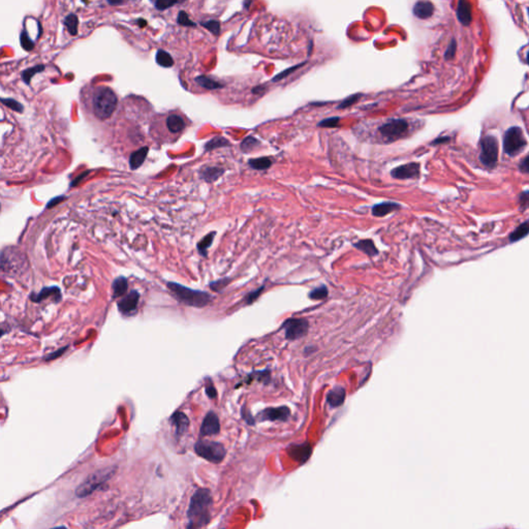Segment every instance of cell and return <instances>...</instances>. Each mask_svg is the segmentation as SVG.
<instances>
[{
  "label": "cell",
  "mask_w": 529,
  "mask_h": 529,
  "mask_svg": "<svg viewBox=\"0 0 529 529\" xmlns=\"http://www.w3.org/2000/svg\"><path fill=\"white\" fill-rule=\"evenodd\" d=\"M212 495L209 489L198 488L193 494L189 501L187 509V518L189 520L188 528L204 527L211 520L210 509L212 506Z\"/></svg>",
  "instance_id": "cell-1"
},
{
  "label": "cell",
  "mask_w": 529,
  "mask_h": 529,
  "mask_svg": "<svg viewBox=\"0 0 529 529\" xmlns=\"http://www.w3.org/2000/svg\"><path fill=\"white\" fill-rule=\"evenodd\" d=\"M168 289L180 303L196 308H203L212 301V296L206 292L193 290L176 282H168Z\"/></svg>",
  "instance_id": "cell-2"
},
{
  "label": "cell",
  "mask_w": 529,
  "mask_h": 529,
  "mask_svg": "<svg viewBox=\"0 0 529 529\" xmlns=\"http://www.w3.org/2000/svg\"><path fill=\"white\" fill-rule=\"evenodd\" d=\"M118 98L115 92L108 87H99L94 93L92 108L94 115L100 120L108 119L116 110Z\"/></svg>",
  "instance_id": "cell-3"
},
{
  "label": "cell",
  "mask_w": 529,
  "mask_h": 529,
  "mask_svg": "<svg viewBox=\"0 0 529 529\" xmlns=\"http://www.w3.org/2000/svg\"><path fill=\"white\" fill-rule=\"evenodd\" d=\"M115 470V467H107L91 473L88 478L85 480V482L78 487V489L76 490V495L79 498L89 496L90 494L99 489L103 484L109 481V479H111L116 472Z\"/></svg>",
  "instance_id": "cell-4"
},
{
  "label": "cell",
  "mask_w": 529,
  "mask_h": 529,
  "mask_svg": "<svg viewBox=\"0 0 529 529\" xmlns=\"http://www.w3.org/2000/svg\"><path fill=\"white\" fill-rule=\"evenodd\" d=\"M195 452L198 457L215 464L222 462L227 455V450L220 442L204 439L196 442Z\"/></svg>",
  "instance_id": "cell-5"
},
{
  "label": "cell",
  "mask_w": 529,
  "mask_h": 529,
  "mask_svg": "<svg viewBox=\"0 0 529 529\" xmlns=\"http://www.w3.org/2000/svg\"><path fill=\"white\" fill-rule=\"evenodd\" d=\"M526 146V140L522 129L520 127H510L507 131L504 137L505 151L509 156H516Z\"/></svg>",
  "instance_id": "cell-6"
},
{
  "label": "cell",
  "mask_w": 529,
  "mask_h": 529,
  "mask_svg": "<svg viewBox=\"0 0 529 529\" xmlns=\"http://www.w3.org/2000/svg\"><path fill=\"white\" fill-rule=\"evenodd\" d=\"M378 132L387 142H395L409 132V123L403 119H393L381 125Z\"/></svg>",
  "instance_id": "cell-7"
},
{
  "label": "cell",
  "mask_w": 529,
  "mask_h": 529,
  "mask_svg": "<svg viewBox=\"0 0 529 529\" xmlns=\"http://www.w3.org/2000/svg\"><path fill=\"white\" fill-rule=\"evenodd\" d=\"M480 159L487 168L492 169L496 166L498 159V144L494 137L487 136L482 140Z\"/></svg>",
  "instance_id": "cell-8"
},
{
  "label": "cell",
  "mask_w": 529,
  "mask_h": 529,
  "mask_svg": "<svg viewBox=\"0 0 529 529\" xmlns=\"http://www.w3.org/2000/svg\"><path fill=\"white\" fill-rule=\"evenodd\" d=\"M288 340H298L308 333L309 324L305 318H290L282 325Z\"/></svg>",
  "instance_id": "cell-9"
},
{
  "label": "cell",
  "mask_w": 529,
  "mask_h": 529,
  "mask_svg": "<svg viewBox=\"0 0 529 529\" xmlns=\"http://www.w3.org/2000/svg\"><path fill=\"white\" fill-rule=\"evenodd\" d=\"M291 417V410L288 406H280V407H270V409H266L263 411L258 412L256 415L257 420L261 422L265 421H281L287 422Z\"/></svg>",
  "instance_id": "cell-10"
},
{
  "label": "cell",
  "mask_w": 529,
  "mask_h": 529,
  "mask_svg": "<svg viewBox=\"0 0 529 529\" xmlns=\"http://www.w3.org/2000/svg\"><path fill=\"white\" fill-rule=\"evenodd\" d=\"M220 432V423L218 415L214 411H209L203 420V423L201 425V429H199V436H213L217 435Z\"/></svg>",
  "instance_id": "cell-11"
},
{
  "label": "cell",
  "mask_w": 529,
  "mask_h": 529,
  "mask_svg": "<svg viewBox=\"0 0 529 529\" xmlns=\"http://www.w3.org/2000/svg\"><path fill=\"white\" fill-rule=\"evenodd\" d=\"M391 176L394 179L398 180L417 179L420 176V164L411 162L403 164V166H399L392 170Z\"/></svg>",
  "instance_id": "cell-12"
},
{
  "label": "cell",
  "mask_w": 529,
  "mask_h": 529,
  "mask_svg": "<svg viewBox=\"0 0 529 529\" xmlns=\"http://www.w3.org/2000/svg\"><path fill=\"white\" fill-rule=\"evenodd\" d=\"M138 300H140V294L136 290L132 291L117 303L118 310L124 315H132L137 311Z\"/></svg>",
  "instance_id": "cell-13"
},
{
  "label": "cell",
  "mask_w": 529,
  "mask_h": 529,
  "mask_svg": "<svg viewBox=\"0 0 529 529\" xmlns=\"http://www.w3.org/2000/svg\"><path fill=\"white\" fill-rule=\"evenodd\" d=\"M312 447L308 442L302 445H293L289 449V455L301 464H304L311 456Z\"/></svg>",
  "instance_id": "cell-14"
},
{
  "label": "cell",
  "mask_w": 529,
  "mask_h": 529,
  "mask_svg": "<svg viewBox=\"0 0 529 529\" xmlns=\"http://www.w3.org/2000/svg\"><path fill=\"white\" fill-rule=\"evenodd\" d=\"M48 298H51L55 303H58L61 301L62 294L61 291L57 287H50V288H44L38 294H31L30 300L34 303H39Z\"/></svg>",
  "instance_id": "cell-15"
},
{
  "label": "cell",
  "mask_w": 529,
  "mask_h": 529,
  "mask_svg": "<svg viewBox=\"0 0 529 529\" xmlns=\"http://www.w3.org/2000/svg\"><path fill=\"white\" fill-rule=\"evenodd\" d=\"M170 422L173 426L175 427V435L177 438L187 432L190 424L187 415L181 411H177L173 414L170 419Z\"/></svg>",
  "instance_id": "cell-16"
},
{
  "label": "cell",
  "mask_w": 529,
  "mask_h": 529,
  "mask_svg": "<svg viewBox=\"0 0 529 529\" xmlns=\"http://www.w3.org/2000/svg\"><path fill=\"white\" fill-rule=\"evenodd\" d=\"M458 20L464 26H468L472 21V7L468 0H459L457 6Z\"/></svg>",
  "instance_id": "cell-17"
},
{
  "label": "cell",
  "mask_w": 529,
  "mask_h": 529,
  "mask_svg": "<svg viewBox=\"0 0 529 529\" xmlns=\"http://www.w3.org/2000/svg\"><path fill=\"white\" fill-rule=\"evenodd\" d=\"M434 13V5L428 0H419L413 6V14L421 20H426Z\"/></svg>",
  "instance_id": "cell-18"
},
{
  "label": "cell",
  "mask_w": 529,
  "mask_h": 529,
  "mask_svg": "<svg viewBox=\"0 0 529 529\" xmlns=\"http://www.w3.org/2000/svg\"><path fill=\"white\" fill-rule=\"evenodd\" d=\"M346 397L345 389L342 387H335L333 390L327 395V402L331 407H339L341 406Z\"/></svg>",
  "instance_id": "cell-19"
},
{
  "label": "cell",
  "mask_w": 529,
  "mask_h": 529,
  "mask_svg": "<svg viewBox=\"0 0 529 529\" xmlns=\"http://www.w3.org/2000/svg\"><path fill=\"white\" fill-rule=\"evenodd\" d=\"M400 208V205H398L397 203L384 202L372 207V214L376 217H384V216L389 215L390 213L399 210Z\"/></svg>",
  "instance_id": "cell-20"
},
{
  "label": "cell",
  "mask_w": 529,
  "mask_h": 529,
  "mask_svg": "<svg viewBox=\"0 0 529 529\" xmlns=\"http://www.w3.org/2000/svg\"><path fill=\"white\" fill-rule=\"evenodd\" d=\"M148 151H149L148 147H142V148L137 149V151L131 154V157H129V167H131L132 170L134 171L137 170L142 166L147 157Z\"/></svg>",
  "instance_id": "cell-21"
},
{
  "label": "cell",
  "mask_w": 529,
  "mask_h": 529,
  "mask_svg": "<svg viewBox=\"0 0 529 529\" xmlns=\"http://www.w3.org/2000/svg\"><path fill=\"white\" fill-rule=\"evenodd\" d=\"M223 173L224 170L218 167H205L199 171V177L208 183H212V182L217 180Z\"/></svg>",
  "instance_id": "cell-22"
},
{
  "label": "cell",
  "mask_w": 529,
  "mask_h": 529,
  "mask_svg": "<svg viewBox=\"0 0 529 529\" xmlns=\"http://www.w3.org/2000/svg\"><path fill=\"white\" fill-rule=\"evenodd\" d=\"M185 121L181 116L173 114L167 118V127L173 134H179L185 128Z\"/></svg>",
  "instance_id": "cell-23"
},
{
  "label": "cell",
  "mask_w": 529,
  "mask_h": 529,
  "mask_svg": "<svg viewBox=\"0 0 529 529\" xmlns=\"http://www.w3.org/2000/svg\"><path fill=\"white\" fill-rule=\"evenodd\" d=\"M353 246L357 249L361 250L362 253L367 255L368 256L372 257V256H375V255H378V250L374 245V242L372 241L371 239L360 240L357 243H354Z\"/></svg>",
  "instance_id": "cell-24"
},
{
  "label": "cell",
  "mask_w": 529,
  "mask_h": 529,
  "mask_svg": "<svg viewBox=\"0 0 529 529\" xmlns=\"http://www.w3.org/2000/svg\"><path fill=\"white\" fill-rule=\"evenodd\" d=\"M113 289V298L122 297L126 294L128 290V281L123 276H120L116 278L112 285Z\"/></svg>",
  "instance_id": "cell-25"
},
{
  "label": "cell",
  "mask_w": 529,
  "mask_h": 529,
  "mask_svg": "<svg viewBox=\"0 0 529 529\" xmlns=\"http://www.w3.org/2000/svg\"><path fill=\"white\" fill-rule=\"evenodd\" d=\"M196 82L201 86V87L208 90H215V89L222 88V85L219 82L215 81L207 76H199L196 78Z\"/></svg>",
  "instance_id": "cell-26"
},
{
  "label": "cell",
  "mask_w": 529,
  "mask_h": 529,
  "mask_svg": "<svg viewBox=\"0 0 529 529\" xmlns=\"http://www.w3.org/2000/svg\"><path fill=\"white\" fill-rule=\"evenodd\" d=\"M272 159L270 157H267V156H265V157H258V158H253V159H249L248 161V164L249 166L256 170V171H265V170H268L269 168L272 167Z\"/></svg>",
  "instance_id": "cell-27"
},
{
  "label": "cell",
  "mask_w": 529,
  "mask_h": 529,
  "mask_svg": "<svg viewBox=\"0 0 529 529\" xmlns=\"http://www.w3.org/2000/svg\"><path fill=\"white\" fill-rule=\"evenodd\" d=\"M215 235H216L215 232L209 233L208 235H206L201 241L197 243V250H198L199 255L205 256V257L207 256V250L211 247L213 240L215 238Z\"/></svg>",
  "instance_id": "cell-28"
},
{
  "label": "cell",
  "mask_w": 529,
  "mask_h": 529,
  "mask_svg": "<svg viewBox=\"0 0 529 529\" xmlns=\"http://www.w3.org/2000/svg\"><path fill=\"white\" fill-rule=\"evenodd\" d=\"M229 146H231V143L227 140V138L218 136V137H215L211 138L209 142H207L205 144V150L206 151H212L214 149L221 148V147H229Z\"/></svg>",
  "instance_id": "cell-29"
},
{
  "label": "cell",
  "mask_w": 529,
  "mask_h": 529,
  "mask_svg": "<svg viewBox=\"0 0 529 529\" xmlns=\"http://www.w3.org/2000/svg\"><path fill=\"white\" fill-rule=\"evenodd\" d=\"M259 145H261V143H259L258 140H256V138L255 137H251V136H248L247 137H245L244 140L242 141L241 145H240V148L243 152L245 153H249L251 151L255 150L256 148H258Z\"/></svg>",
  "instance_id": "cell-30"
},
{
  "label": "cell",
  "mask_w": 529,
  "mask_h": 529,
  "mask_svg": "<svg viewBox=\"0 0 529 529\" xmlns=\"http://www.w3.org/2000/svg\"><path fill=\"white\" fill-rule=\"evenodd\" d=\"M156 62H157L162 67H171L174 64V60H173L172 56L168 53V52L159 50L156 53Z\"/></svg>",
  "instance_id": "cell-31"
},
{
  "label": "cell",
  "mask_w": 529,
  "mask_h": 529,
  "mask_svg": "<svg viewBox=\"0 0 529 529\" xmlns=\"http://www.w3.org/2000/svg\"><path fill=\"white\" fill-rule=\"evenodd\" d=\"M66 29L72 36H77L78 27H79V19L75 14H69L64 20Z\"/></svg>",
  "instance_id": "cell-32"
},
{
  "label": "cell",
  "mask_w": 529,
  "mask_h": 529,
  "mask_svg": "<svg viewBox=\"0 0 529 529\" xmlns=\"http://www.w3.org/2000/svg\"><path fill=\"white\" fill-rule=\"evenodd\" d=\"M44 69H45V66H44V65H38V66L30 67V68H28V69H25V71L22 73V79H23V81H24L26 84L29 85V84H30L31 78H32L34 75H36V74H38V73H39V72H42V71H44Z\"/></svg>",
  "instance_id": "cell-33"
},
{
  "label": "cell",
  "mask_w": 529,
  "mask_h": 529,
  "mask_svg": "<svg viewBox=\"0 0 529 529\" xmlns=\"http://www.w3.org/2000/svg\"><path fill=\"white\" fill-rule=\"evenodd\" d=\"M329 294V291L327 289V287H325V285H322V287H318L314 290H312L308 297L311 299V300H324L328 297Z\"/></svg>",
  "instance_id": "cell-34"
},
{
  "label": "cell",
  "mask_w": 529,
  "mask_h": 529,
  "mask_svg": "<svg viewBox=\"0 0 529 529\" xmlns=\"http://www.w3.org/2000/svg\"><path fill=\"white\" fill-rule=\"evenodd\" d=\"M529 233V222L523 223L510 235V241H518L524 238Z\"/></svg>",
  "instance_id": "cell-35"
},
{
  "label": "cell",
  "mask_w": 529,
  "mask_h": 529,
  "mask_svg": "<svg viewBox=\"0 0 529 529\" xmlns=\"http://www.w3.org/2000/svg\"><path fill=\"white\" fill-rule=\"evenodd\" d=\"M1 102L3 103L5 107L10 108L11 110H13L15 112L22 113L23 110H24V107L21 105V103L19 101L13 99V98H1Z\"/></svg>",
  "instance_id": "cell-36"
},
{
  "label": "cell",
  "mask_w": 529,
  "mask_h": 529,
  "mask_svg": "<svg viewBox=\"0 0 529 529\" xmlns=\"http://www.w3.org/2000/svg\"><path fill=\"white\" fill-rule=\"evenodd\" d=\"M202 26H203V27L207 28L211 33H213L214 36H218L219 32H220V23L218 21H216V20H210V21H207V22H202Z\"/></svg>",
  "instance_id": "cell-37"
},
{
  "label": "cell",
  "mask_w": 529,
  "mask_h": 529,
  "mask_svg": "<svg viewBox=\"0 0 529 529\" xmlns=\"http://www.w3.org/2000/svg\"><path fill=\"white\" fill-rule=\"evenodd\" d=\"M20 40H21V46L24 50L26 51H31L33 48H34V44L32 39L29 38L27 31H26L25 29L21 32V38H20Z\"/></svg>",
  "instance_id": "cell-38"
},
{
  "label": "cell",
  "mask_w": 529,
  "mask_h": 529,
  "mask_svg": "<svg viewBox=\"0 0 529 529\" xmlns=\"http://www.w3.org/2000/svg\"><path fill=\"white\" fill-rule=\"evenodd\" d=\"M181 0H153L155 7L159 11H164L174 4L180 2Z\"/></svg>",
  "instance_id": "cell-39"
},
{
  "label": "cell",
  "mask_w": 529,
  "mask_h": 529,
  "mask_svg": "<svg viewBox=\"0 0 529 529\" xmlns=\"http://www.w3.org/2000/svg\"><path fill=\"white\" fill-rule=\"evenodd\" d=\"M339 122H340L339 117H331V118H327L320 121V122L317 124V126L324 127V128H334L339 125Z\"/></svg>",
  "instance_id": "cell-40"
},
{
  "label": "cell",
  "mask_w": 529,
  "mask_h": 529,
  "mask_svg": "<svg viewBox=\"0 0 529 529\" xmlns=\"http://www.w3.org/2000/svg\"><path fill=\"white\" fill-rule=\"evenodd\" d=\"M361 98V94H353V95H351V97H349L348 98H345L339 106H338V109H346V108H350L352 107L353 105H354L355 102H357Z\"/></svg>",
  "instance_id": "cell-41"
},
{
  "label": "cell",
  "mask_w": 529,
  "mask_h": 529,
  "mask_svg": "<svg viewBox=\"0 0 529 529\" xmlns=\"http://www.w3.org/2000/svg\"><path fill=\"white\" fill-rule=\"evenodd\" d=\"M264 290H265V287H262V288H259V289H257V290H255V291H254V292L249 293V294H247V296H246V298H245L246 304H247V305L253 304V303L255 302L256 299H257L259 296H261L262 293L264 292Z\"/></svg>",
  "instance_id": "cell-42"
},
{
  "label": "cell",
  "mask_w": 529,
  "mask_h": 529,
  "mask_svg": "<svg viewBox=\"0 0 529 529\" xmlns=\"http://www.w3.org/2000/svg\"><path fill=\"white\" fill-rule=\"evenodd\" d=\"M304 64H305V62H304V63H301V64H298V65H294V66H293V67H291V68H288V69H285V71H284V72L280 73L279 75H277V76H276V77L274 78V79H273V82H276V81H280V80H282V79H283V78H285V77H289V76H290V75H291L292 73H294V72H296L298 68H300L301 66H303V65H304Z\"/></svg>",
  "instance_id": "cell-43"
},
{
  "label": "cell",
  "mask_w": 529,
  "mask_h": 529,
  "mask_svg": "<svg viewBox=\"0 0 529 529\" xmlns=\"http://www.w3.org/2000/svg\"><path fill=\"white\" fill-rule=\"evenodd\" d=\"M230 281H231L230 278H221L219 280H216L210 283V288L215 292H219L227 287V285L230 283Z\"/></svg>",
  "instance_id": "cell-44"
},
{
  "label": "cell",
  "mask_w": 529,
  "mask_h": 529,
  "mask_svg": "<svg viewBox=\"0 0 529 529\" xmlns=\"http://www.w3.org/2000/svg\"><path fill=\"white\" fill-rule=\"evenodd\" d=\"M177 21L182 26H192V27H195V26H196V23L193 22L192 20L188 18V16H187V14L185 12H180L179 13Z\"/></svg>",
  "instance_id": "cell-45"
},
{
  "label": "cell",
  "mask_w": 529,
  "mask_h": 529,
  "mask_svg": "<svg viewBox=\"0 0 529 529\" xmlns=\"http://www.w3.org/2000/svg\"><path fill=\"white\" fill-rule=\"evenodd\" d=\"M67 349H68V346H63L62 349L57 350V351H55L54 353H51L47 354V357L45 358V361H47V362H49V361H53V360H55V359H57V358H59V357H61V355L63 354V353H64L65 351H67Z\"/></svg>",
  "instance_id": "cell-46"
},
{
  "label": "cell",
  "mask_w": 529,
  "mask_h": 529,
  "mask_svg": "<svg viewBox=\"0 0 529 529\" xmlns=\"http://www.w3.org/2000/svg\"><path fill=\"white\" fill-rule=\"evenodd\" d=\"M206 394L209 396V398L211 399H214L216 398V396H217V392H216V389L215 387L213 386L212 381L210 379H208V383L206 385Z\"/></svg>",
  "instance_id": "cell-47"
},
{
  "label": "cell",
  "mask_w": 529,
  "mask_h": 529,
  "mask_svg": "<svg viewBox=\"0 0 529 529\" xmlns=\"http://www.w3.org/2000/svg\"><path fill=\"white\" fill-rule=\"evenodd\" d=\"M456 48H457L456 41H455V40H452V42H451V44L449 45L448 50H447V52H446V55H445L446 59L449 60V59L454 58V56H455V54H456Z\"/></svg>",
  "instance_id": "cell-48"
},
{
  "label": "cell",
  "mask_w": 529,
  "mask_h": 529,
  "mask_svg": "<svg viewBox=\"0 0 529 529\" xmlns=\"http://www.w3.org/2000/svg\"><path fill=\"white\" fill-rule=\"evenodd\" d=\"M520 204L523 208L529 207V192L522 194L520 196Z\"/></svg>",
  "instance_id": "cell-49"
},
{
  "label": "cell",
  "mask_w": 529,
  "mask_h": 529,
  "mask_svg": "<svg viewBox=\"0 0 529 529\" xmlns=\"http://www.w3.org/2000/svg\"><path fill=\"white\" fill-rule=\"evenodd\" d=\"M520 170L524 173H529V155L522 160L521 164H520Z\"/></svg>",
  "instance_id": "cell-50"
},
{
  "label": "cell",
  "mask_w": 529,
  "mask_h": 529,
  "mask_svg": "<svg viewBox=\"0 0 529 529\" xmlns=\"http://www.w3.org/2000/svg\"><path fill=\"white\" fill-rule=\"evenodd\" d=\"M64 198H65L64 196H60V197H55V198H53V199H52V201L49 202L47 208H52L54 205L58 204L60 201H62V199H64Z\"/></svg>",
  "instance_id": "cell-51"
},
{
  "label": "cell",
  "mask_w": 529,
  "mask_h": 529,
  "mask_svg": "<svg viewBox=\"0 0 529 529\" xmlns=\"http://www.w3.org/2000/svg\"><path fill=\"white\" fill-rule=\"evenodd\" d=\"M128 1H131V0H108L109 4L111 5H120V4L126 3Z\"/></svg>",
  "instance_id": "cell-52"
},
{
  "label": "cell",
  "mask_w": 529,
  "mask_h": 529,
  "mask_svg": "<svg viewBox=\"0 0 529 529\" xmlns=\"http://www.w3.org/2000/svg\"><path fill=\"white\" fill-rule=\"evenodd\" d=\"M89 173H90V172H89V171H87V172H85V173H84V174L80 175V176H79V177H78V178H77L76 180H74V181H73V183L71 184V186H74V185H77V184H79V182H80V181L82 180V178H84V177H85L86 175H88V174H89Z\"/></svg>",
  "instance_id": "cell-53"
},
{
  "label": "cell",
  "mask_w": 529,
  "mask_h": 529,
  "mask_svg": "<svg viewBox=\"0 0 529 529\" xmlns=\"http://www.w3.org/2000/svg\"><path fill=\"white\" fill-rule=\"evenodd\" d=\"M527 62H528V64H529V52H528V54H527Z\"/></svg>",
  "instance_id": "cell-54"
},
{
  "label": "cell",
  "mask_w": 529,
  "mask_h": 529,
  "mask_svg": "<svg viewBox=\"0 0 529 529\" xmlns=\"http://www.w3.org/2000/svg\"><path fill=\"white\" fill-rule=\"evenodd\" d=\"M528 15H529V8H528Z\"/></svg>",
  "instance_id": "cell-55"
}]
</instances>
